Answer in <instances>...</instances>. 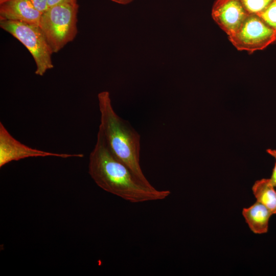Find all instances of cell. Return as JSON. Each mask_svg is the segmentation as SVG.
Returning <instances> with one entry per match:
<instances>
[{"label":"cell","instance_id":"cell-1","mask_svg":"<svg viewBox=\"0 0 276 276\" xmlns=\"http://www.w3.org/2000/svg\"><path fill=\"white\" fill-rule=\"evenodd\" d=\"M88 169L89 175L98 187L131 203L163 200L171 194L169 190L149 187L139 181L112 154L99 130L89 155Z\"/></svg>","mask_w":276,"mask_h":276},{"label":"cell","instance_id":"cell-2","mask_svg":"<svg viewBox=\"0 0 276 276\" xmlns=\"http://www.w3.org/2000/svg\"><path fill=\"white\" fill-rule=\"evenodd\" d=\"M98 99L100 113L99 130L103 135L110 151L139 181L149 187H153L145 176L140 164V134L128 122L116 112L108 91L99 93Z\"/></svg>","mask_w":276,"mask_h":276},{"label":"cell","instance_id":"cell-3","mask_svg":"<svg viewBox=\"0 0 276 276\" xmlns=\"http://www.w3.org/2000/svg\"><path fill=\"white\" fill-rule=\"evenodd\" d=\"M78 8L77 2H65L48 7L42 13L39 26L53 53L76 37Z\"/></svg>","mask_w":276,"mask_h":276},{"label":"cell","instance_id":"cell-4","mask_svg":"<svg viewBox=\"0 0 276 276\" xmlns=\"http://www.w3.org/2000/svg\"><path fill=\"white\" fill-rule=\"evenodd\" d=\"M1 28L28 49L36 64L35 74L42 76L53 68V53L40 26L20 21L0 20Z\"/></svg>","mask_w":276,"mask_h":276},{"label":"cell","instance_id":"cell-5","mask_svg":"<svg viewBox=\"0 0 276 276\" xmlns=\"http://www.w3.org/2000/svg\"><path fill=\"white\" fill-rule=\"evenodd\" d=\"M228 37L238 50L250 53L276 42L273 30L256 14H249L240 28Z\"/></svg>","mask_w":276,"mask_h":276},{"label":"cell","instance_id":"cell-6","mask_svg":"<svg viewBox=\"0 0 276 276\" xmlns=\"http://www.w3.org/2000/svg\"><path fill=\"white\" fill-rule=\"evenodd\" d=\"M81 153H59L33 148L14 138L0 122V167L13 161L36 157L53 156L63 158L82 157Z\"/></svg>","mask_w":276,"mask_h":276},{"label":"cell","instance_id":"cell-7","mask_svg":"<svg viewBox=\"0 0 276 276\" xmlns=\"http://www.w3.org/2000/svg\"><path fill=\"white\" fill-rule=\"evenodd\" d=\"M249 14L240 0H216L212 16L228 36L235 33Z\"/></svg>","mask_w":276,"mask_h":276},{"label":"cell","instance_id":"cell-8","mask_svg":"<svg viewBox=\"0 0 276 276\" xmlns=\"http://www.w3.org/2000/svg\"><path fill=\"white\" fill-rule=\"evenodd\" d=\"M42 13L31 0H6L0 3V20L33 24L39 26Z\"/></svg>","mask_w":276,"mask_h":276},{"label":"cell","instance_id":"cell-9","mask_svg":"<svg viewBox=\"0 0 276 276\" xmlns=\"http://www.w3.org/2000/svg\"><path fill=\"white\" fill-rule=\"evenodd\" d=\"M242 215L250 230L255 234L267 232L268 222L272 214L264 205L257 201L248 208H244Z\"/></svg>","mask_w":276,"mask_h":276},{"label":"cell","instance_id":"cell-10","mask_svg":"<svg viewBox=\"0 0 276 276\" xmlns=\"http://www.w3.org/2000/svg\"><path fill=\"white\" fill-rule=\"evenodd\" d=\"M257 201L264 205L272 214H276V190L270 179L257 180L252 188Z\"/></svg>","mask_w":276,"mask_h":276},{"label":"cell","instance_id":"cell-11","mask_svg":"<svg viewBox=\"0 0 276 276\" xmlns=\"http://www.w3.org/2000/svg\"><path fill=\"white\" fill-rule=\"evenodd\" d=\"M249 14H258L274 0H240Z\"/></svg>","mask_w":276,"mask_h":276},{"label":"cell","instance_id":"cell-12","mask_svg":"<svg viewBox=\"0 0 276 276\" xmlns=\"http://www.w3.org/2000/svg\"><path fill=\"white\" fill-rule=\"evenodd\" d=\"M257 15L273 30L276 36V0Z\"/></svg>","mask_w":276,"mask_h":276},{"label":"cell","instance_id":"cell-13","mask_svg":"<svg viewBox=\"0 0 276 276\" xmlns=\"http://www.w3.org/2000/svg\"><path fill=\"white\" fill-rule=\"evenodd\" d=\"M35 8L42 13L48 8V0H31Z\"/></svg>","mask_w":276,"mask_h":276},{"label":"cell","instance_id":"cell-14","mask_svg":"<svg viewBox=\"0 0 276 276\" xmlns=\"http://www.w3.org/2000/svg\"><path fill=\"white\" fill-rule=\"evenodd\" d=\"M65 2H77V0H48V7Z\"/></svg>","mask_w":276,"mask_h":276},{"label":"cell","instance_id":"cell-15","mask_svg":"<svg viewBox=\"0 0 276 276\" xmlns=\"http://www.w3.org/2000/svg\"><path fill=\"white\" fill-rule=\"evenodd\" d=\"M269 179L273 186L276 188V163L272 170L270 178Z\"/></svg>","mask_w":276,"mask_h":276},{"label":"cell","instance_id":"cell-16","mask_svg":"<svg viewBox=\"0 0 276 276\" xmlns=\"http://www.w3.org/2000/svg\"><path fill=\"white\" fill-rule=\"evenodd\" d=\"M112 2H115L122 5H126L131 3L133 0H110Z\"/></svg>","mask_w":276,"mask_h":276},{"label":"cell","instance_id":"cell-17","mask_svg":"<svg viewBox=\"0 0 276 276\" xmlns=\"http://www.w3.org/2000/svg\"><path fill=\"white\" fill-rule=\"evenodd\" d=\"M266 152L276 159V150L268 149L266 150Z\"/></svg>","mask_w":276,"mask_h":276},{"label":"cell","instance_id":"cell-18","mask_svg":"<svg viewBox=\"0 0 276 276\" xmlns=\"http://www.w3.org/2000/svg\"><path fill=\"white\" fill-rule=\"evenodd\" d=\"M6 0H0V3H3V2L5 1Z\"/></svg>","mask_w":276,"mask_h":276}]
</instances>
